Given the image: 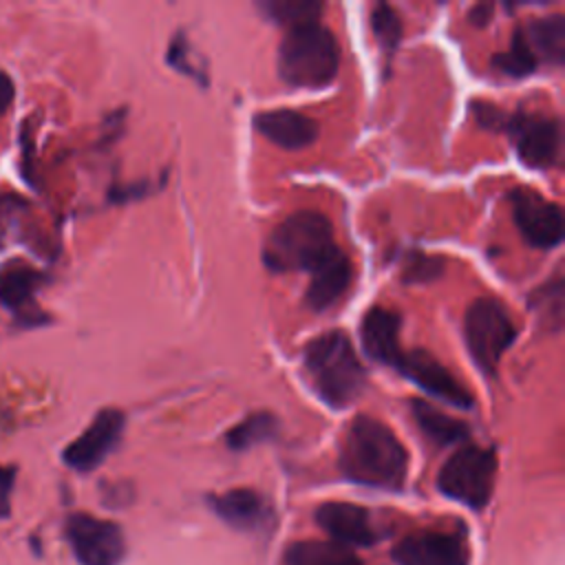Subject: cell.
Instances as JSON below:
<instances>
[{
  "label": "cell",
  "instance_id": "cell-1",
  "mask_svg": "<svg viewBox=\"0 0 565 565\" xmlns=\"http://www.w3.org/2000/svg\"><path fill=\"white\" fill-rule=\"evenodd\" d=\"M338 463L342 475L355 483L399 490L406 479L408 455L384 422L358 415L342 435Z\"/></svg>",
  "mask_w": 565,
  "mask_h": 565
},
{
  "label": "cell",
  "instance_id": "cell-2",
  "mask_svg": "<svg viewBox=\"0 0 565 565\" xmlns=\"http://www.w3.org/2000/svg\"><path fill=\"white\" fill-rule=\"evenodd\" d=\"M302 366L318 397L331 408L355 402L366 384L364 366L344 331H327L305 344Z\"/></svg>",
  "mask_w": 565,
  "mask_h": 565
},
{
  "label": "cell",
  "instance_id": "cell-3",
  "mask_svg": "<svg viewBox=\"0 0 565 565\" xmlns=\"http://www.w3.org/2000/svg\"><path fill=\"white\" fill-rule=\"evenodd\" d=\"M335 247L331 221L322 212L300 210L271 230L263 247V263L271 271H311Z\"/></svg>",
  "mask_w": 565,
  "mask_h": 565
},
{
  "label": "cell",
  "instance_id": "cell-4",
  "mask_svg": "<svg viewBox=\"0 0 565 565\" xmlns=\"http://www.w3.org/2000/svg\"><path fill=\"white\" fill-rule=\"evenodd\" d=\"M340 68V46L320 22L289 26L278 46V75L296 88H324Z\"/></svg>",
  "mask_w": 565,
  "mask_h": 565
},
{
  "label": "cell",
  "instance_id": "cell-5",
  "mask_svg": "<svg viewBox=\"0 0 565 565\" xmlns=\"http://www.w3.org/2000/svg\"><path fill=\"white\" fill-rule=\"evenodd\" d=\"M481 126L505 130L519 159L530 168H552L558 163L563 132L556 117L541 113H505L490 104L475 106Z\"/></svg>",
  "mask_w": 565,
  "mask_h": 565
},
{
  "label": "cell",
  "instance_id": "cell-6",
  "mask_svg": "<svg viewBox=\"0 0 565 565\" xmlns=\"http://www.w3.org/2000/svg\"><path fill=\"white\" fill-rule=\"evenodd\" d=\"M565 57V18L547 15L534 18L521 24L510 42L508 51L492 57V66L510 77H525L536 71L539 64L561 66Z\"/></svg>",
  "mask_w": 565,
  "mask_h": 565
},
{
  "label": "cell",
  "instance_id": "cell-7",
  "mask_svg": "<svg viewBox=\"0 0 565 565\" xmlns=\"http://www.w3.org/2000/svg\"><path fill=\"white\" fill-rule=\"evenodd\" d=\"M516 338V327L510 311L494 298L472 300L463 316V340L472 362L494 375L508 347Z\"/></svg>",
  "mask_w": 565,
  "mask_h": 565
},
{
  "label": "cell",
  "instance_id": "cell-8",
  "mask_svg": "<svg viewBox=\"0 0 565 565\" xmlns=\"http://www.w3.org/2000/svg\"><path fill=\"white\" fill-rule=\"evenodd\" d=\"M494 472L497 455L492 448L463 444L441 466L437 486L446 497L472 510H481L492 497Z\"/></svg>",
  "mask_w": 565,
  "mask_h": 565
},
{
  "label": "cell",
  "instance_id": "cell-9",
  "mask_svg": "<svg viewBox=\"0 0 565 565\" xmlns=\"http://www.w3.org/2000/svg\"><path fill=\"white\" fill-rule=\"evenodd\" d=\"M66 539L82 565H119L126 554L119 525L86 512H75L66 519Z\"/></svg>",
  "mask_w": 565,
  "mask_h": 565
},
{
  "label": "cell",
  "instance_id": "cell-10",
  "mask_svg": "<svg viewBox=\"0 0 565 565\" xmlns=\"http://www.w3.org/2000/svg\"><path fill=\"white\" fill-rule=\"evenodd\" d=\"M510 201L514 223L530 245L550 249L563 241V212L554 201L530 188L510 192Z\"/></svg>",
  "mask_w": 565,
  "mask_h": 565
},
{
  "label": "cell",
  "instance_id": "cell-11",
  "mask_svg": "<svg viewBox=\"0 0 565 565\" xmlns=\"http://www.w3.org/2000/svg\"><path fill=\"white\" fill-rule=\"evenodd\" d=\"M124 424L126 417L119 408H102L88 428L64 448V463L77 472L95 470L117 448Z\"/></svg>",
  "mask_w": 565,
  "mask_h": 565
},
{
  "label": "cell",
  "instance_id": "cell-12",
  "mask_svg": "<svg viewBox=\"0 0 565 565\" xmlns=\"http://www.w3.org/2000/svg\"><path fill=\"white\" fill-rule=\"evenodd\" d=\"M393 369H397L413 384H417L419 388H424L426 393H430L433 397L450 406L472 408L475 404V397L470 395V391L428 351H422V349L402 351Z\"/></svg>",
  "mask_w": 565,
  "mask_h": 565
},
{
  "label": "cell",
  "instance_id": "cell-13",
  "mask_svg": "<svg viewBox=\"0 0 565 565\" xmlns=\"http://www.w3.org/2000/svg\"><path fill=\"white\" fill-rule=\"evenodd\" d=\"M397 565H468L470 554L466 541L457 534L419 530L406 534L393 547Z\"/></svg>",
  "mask_w": 565,
  "mask_h": 565
},
{
  "label": "cell",
  "instance_id": "cell-14",
  "mask_svg": "<svg viewBox=\"0 0 565 565\" xmlns=\"http://www.w3.org/2000/svg\"><path fill=\"white\" fill-rule=\"evenodd\" d=\"M318 525L333 543L344 547H362L377 541L371 512L349 501H327L316 510Z\"/></svg>",
  "mask_w": 565,
  "mask_h": 565
},
{
  "label": "cell",
  "instance_id": "cell-15",
  "mask_svg": "<svg viewBox=\"0 0 565 565\" xmlns=\"http://www.w3.org/2000/svg\"><path fill=\"white\" fill-rule=\"evenodd\" d=\"M254 128L285 150H300L316 141L318 124L291 108L260 110L254 115Z\"/></svg>",
  "mask_w": 565,
  "mask_h": 565
},
{
  "label": "cell",
  "instance_id": "cell-16",
  "mask_svg": "<svg viewBox=\"0 0 565 565\" xmlns=\"http://www.w3.org/2000/svg\"><path fill=\"white\" fill-rule=\"evenodd\" d=\"M402 318L397 311L386 307H371L360 324V340L366 355L380 364L395 366L402 355L399 347Z\"/></svg>",
  "mask_w": 565,
  "mask_h": 565
},
{
  "label": "cell",
  "instance_id": "cell-17",
  "mask_svg": "<svg viewBox=\"0 0 565 565\" xmlns=\"http://www.w3.org/2000/svg\"><path fill=\"white\" fill-rule=\"evenodd\" d=\"M311 280L305 294V302L313 311H324L331 305L340 300V296L349 289L353 267L349 256L335 247L320 265H316L311 271Z\"/></svg>",
  "mask_w": 565,
  "mask_h": 565
},
{
  "label": "cell",
  "instance_id": "cell-18",
  "mask_svg": "<svg viewBox=\"0 0 565 565\" xmlns=\"http://www.w3.org/2000/svg\"><path fill=\"white\" fill-rule=\"evenodd\" d=\"M210 505L227 525L238 530H260L271 521L267 501L249 488H234L223 494H214L210 497Z\"/></svg>",
  "mask_w": 565,
  "mask_h": 565
},
{
  "label": "cell",
  "instance_id": "cell-19",
  "mask_svg": "<svg viewBox=\"0 0 565 565\" xmlns=\"http://www.w3.org/2000/svg\"><path fill=\"white\" fill-rule=\"evenodd\" d=\"M411 413H413V419L419 426V430L426 435V439H430L437 446L459 444L468 437V426L463 422L441 413L439 408H435L433 404H428L424 399H413Z\"/></svg>",
  "mask_w": 565,
  "mask_h": 565
},
{
  "label": "cell",
  "instance_id": "cell-20",
  "mask_svg": "<svg viewBox=\"0 0 565 565\" xmlns=\"http://www.w3.org/2000/svg\"><path fill=\"white\" fill-rule=\"evenodd\" d=\"M285 565H362V561L333 541H298L287 547Z\"/></svg>",
  "mask_w": 565,
  "mask_h": 565
},
{
  "label": "cell",
  "instance_id": "cell-21",
  "mask_svg": "<svg viewBox=\"0 0 565 565\" xmlns=\"http://www.w3.org/2000/svg\"><path fill=\"white\" fill-rule=\"evenodd\" d=\"M278 426H280V422L274 413L256 411L225 433V444H227V448L243 452V450H249L258 444L274 439L278 435Z\"/></svg>",
  "mask_w": 565,
  "mask_h": 565
},
{
  "label": "cell",
  "instance_id": "cell-22",
  "mask_svg": "<svg viewBox=\"0 0 565 565\" xmlns=\"http://www.w3.org/2000/svg\"><path fill=\"white\" fill-rule=\"evenodd\" d=\"M258 9L276 24L298 26L307 22H320L322 4L313 0H265L258 2Z\"/></svg>",
  "mask_w": 565,
  "mask_h": 565
},
{
  "label": "cell",
  "instance_id": "cell-23",
  "mask_svg": "<svg viewBox=\"0 0 565 565\" xmlns=\"http://www.w3.org/2000/svg\"><path fill=\"white\" fill-rule=\"evenodd\" d=\"M38 285V271L29 267H13L0 276V302L11 309H20L33 298Z\"/></svg>",
  "mask_w": 565,
  "mask_h": 565
},
{
  "label": "cell",
  "instance_id": "cell-24",
  "mask_svg": "<svg viewBox=\"0 0 565 565\" xmlns=\"http://www.w3.org/2000/svg\"><path fill=\"white\" fill-rule=\"evenodd\" d=\"M371 31L384 55H393L402 40V20L391 4H375L371 11Z\"/></svg>",
  "mask_w": 565,
  "mask_h": 565
},
{
  "label": "cell",
  "instance_id": "cell-25",
  "mask_svg": "<svg viewBox=\"0 0 565 565\" xmlns=\"http://www.w3.org/2000/svg\"><path fill=\"white\" fill-rule=\"evenodd\" d=\"M530 305L539 313L541 320H547V322L552 320L554 329H558L561 320H563V280H561V274H556L541 289H536L532 294Z\"/></svg>",
  "mask_w": 565,
  "mask_h": 565
},
{
  "label": "cell",
  "instance_id": "cell-26",
  "mask_svg": "<svg viewBox=\"0 0 565 565\" xmlns=\"http://www.w3.org/2000/svg\"><path fill=\"white\" fill-rule=\"evenodd\" d=\"M166 60H168V64H170L174 71H179V73H183V75L196 79L201 86L207 84L205 66H203V62L192 60V46H190V42H188V38H185L183 31H179V33L172 35Z\"/></svg>",
  "mask_w": 565,
  "mask_h": 565
},
{
  "label": "cell",
  "instance_id": "cell-27",
  "mask_svg": "<svg viewBox=\"0 0 565 565\" xmlns=\"http://www.w3.org/2000/svg\"><path fill=\"white\" fill-rule=\"evenodd\" d=\"M444 271V263L428 254L413 252L404 258V280L408 282H426L437 278Z\"/></svg>",
  "mask_w": 565,
  "mask_h": 565
},
{
  "label": "cell",
  "instance_id": "cell-28",
  "mask_svg": "<svg viewBox=\"0 0 565 565\" xmlns=\"http://www.w3.org/2000/svg\"><path fill=\"white\" fill-rule=\"evenodd\" d=\"M13 479H15V470L13 468H0V516L9 514Z\"/></svg>",
  "mask_w": 565,
  "mask_h": 565
},
{
  "label": "cell",
  "instance_id": "cell-29",
  "mask_svg": "<svg viewBox=\"0 0 565 565\" xmlns=\"http://www.w3.org/2000/svg\"><path fill=\"white\" fill-rule=\"evenodd\" d=\"M13 102V82L11 77L0 68V117L9 110Z\"/></svg>",
  "mask_w": 565,
  "mask_h": 565
},
{
  "label": "cell",
  "instance_id": "cell-30",
  "mask_svg": "<svg viewBox=\"0 0 565 565\" xmlns=\"http://www.w3.org/2000/svg\"><path fill=\"white\" fill-rule=\"evenodd\" d=\"M490 13H492V4H477V7L470 11V20H472L475 24L483 26V24L488 22Z\"/></svg>",
  "mask_w": 565,
  "mask_h": 565
}]
</instances>
